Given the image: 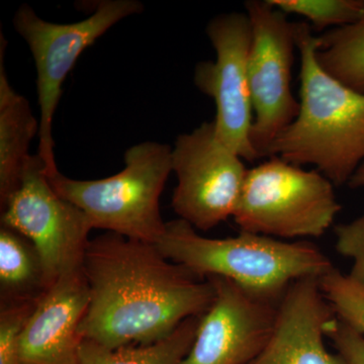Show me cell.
<instances>
[{
  "mask_svg": "<svg viewBox=\"0 0 364 364\" xmlns=\"http://www.w3.org/2000/svg\"><path fill=\"white\" fill-rule=\"evenodd\" d=\"M171 159L177 176L172 208L179 219L208 231L233 217L248 169L213 122L177 136Z\"/></svg>",
  "mask_w": 364,
  "mask_h": 364,
  "instance_id": "9",
  "label": "cell"
},
{
  "mask_svg": "<svg viewBox=\"0 0 364 364\" xmlns=\"http://www.w3.org/2000/svg\"><path fill=\"white\" fill-rule=\"evenodd\" d=\"M37 303L0 306V364H20L21 335Z\"/></svg>",
  "mask_w": 364,
  "mask_h": 364,
  "instance_id": "20",
  "label": "cell"
},
{
  "mask_svg": "<svg viewBox=\"0 0 364 364\" xmlns=\"http://www.w3.org/2000/svg\"><path fill=\"white\" fill-rule=\"evenodd\" d=\"M214 303L200 318L195 341L181 364H248L272 336L279 303L244 291L231 280L208 277Z\"/></svg>",
  "mask_w": 364,
  "mask_h": 364,
  "instance_id": "11",
  "label": "cell"
},
{
  "mask_svg": "<svg viewBox=\"0 0 364 364\" xmlns=\"http://www.w3.org/2000/svg\"><path fill=\"white\" fill-rule=\"evenodd\" d=\"M318 64L344 85L364 93V16L318 36Z\"/></svg>",
  "mask_w": 364,
  "mask_h": 364,
  "instance_id": "17",
  "label": "cell"
},
{
  "mask_svg": "<svg viewBox=\"0 0 364 364\" xmlns=\"http://www.w3.org/2000/svg\"><path fill=\"white\" fill-rule=\"evenodd\" d=\"M1 226L23 235L39 253L46 291L67 273L82 268L92 227L80 208L53 188L38 153L1 207Z\"/></svg>",
  "mask_w": 364,
  "mask_h": 364,
  "instance_id": "7",
  "label": "cell"
},
{
  "mask_svg": "<svg viewBox=\"0 0 364 364\" xmlns=\"http://www.w3.org/2000/svg\"><path fill=\"white\" fill-rule=\"evenodd\" d=\"M327 337L332 340L337 353L346 364H364V335L336 318L330 326Z\"/></svg>",
  "mask_w": 364,
  "mask_h": 364,
  "instance_id": "22",
  "label": "cell"
},
{
  "mask_svg": "<svg viewBox=\"0 0 364 364\" xmlns=\"http://www.w3.org/2000/svg\"><path fill=\"white\" fill-rule=\"evenodd\" d=\"M205 33L215 61L198 62L195 85L214 100L217 135L243 160L260 159L251 143L254 112L248 80L252 28L247 14L232 11L208 21Z\"/></svg>",
  "mask_w": 364,
  "mask_h": 364,
  "instance_id": "10",
  "label": "cell"
},
{
  "mask_svg": "<svg viewBox=\"0 0 364 364\" xmlns=\"http://www.w3.org/2000/svg\"><path fill=\"white\" fill-rule=\"evenodd\" d=\"M277 9L306 18L314 30L353 25L364 16V0H269Z\"/></svg>",
  "mask_w": 364,
  "mask_h": 364,
  "instance_id": "18",
  "label": "cell"
},
{
  "mask_svg": "<svg viewBox=\"0 0 364 364\" xmlns=\"http://www.w3.org/2000/svg\"><path fill=\"white\" fill-rule=\"evenodd\" d=\"M348 186L353 189H364V162L360 165L358 171L352 176Z\"/></svg>",
  "mask_w": 364,
  "mask_h": 364,
  "instance_id": "23",
  "label": "cell"
},
{
  "mask_svg": "<svg viewBox=\"0 0 364 364\" xmlns=\"http://www.w3.org/2000/svg\"><path fill=\"white\" fill-rule=\"evenodd\" d=\"M6 40L0 36V207L20 186L30 161L31 143L39 136L40 121L30 102L14 90L7 77Z\"/></svg>",
  "mask_w": 364,
  "mask_h": 364,
  "instance_id": "14",
  "label": "cell"
},
{
  "mask_svg": "<svg viewBox=\"0 0 364 364\" xmlns=\"http://www.w3.org/2000/svg\"><path fill=\"white\" fill-rule=\"evenodd\" d=\"M171 151L147 141L126 151L124 169L114 176L79 181L59 171L48 178L60 196L85 213L92 229L156 244L166 226L160 196L172 172Z\"/></svg>",
  "mask_w": 364,
  "mask_h": 364,
  "instance_id": "4",
  "label": "cell"
},
{
  "mask_svg": "<svg viewBox=\"0 0 364 364\" xmlns=\"http://www.w3.org/2000/svg\"><path fill=\"white\" fill-rule=\"evenodd\" d=\"M336 318L318 279L294 282L280 301L267 344L248 364H346L325 344Z\"/></svg>",
  "mask_w": 364,
  "mask_h": 364,
  "instance_id": "12",
  "label": "cell"
},
{
  "mask_svg": "<svg viewBox=\"0 0 364 364\" xmlns=\"http://www.w3.org/2000/svg\"><path fill=\"white\" fill-rule=\"evenodd\" d=\"M325 298L340 321L364 335V291L348 275L333 267L318 279Z\"/></svg>",
  "mask_w": 364,
  "mask_h": 364,
  "instance_id": "19",
  "label": "cell"
},
{
  "mask_svg": "<svg viewBox=\"0 0 364 364\" xmlns=\"http://www.w3.org/2000/svg\"><path fill=\"white\" fill-rule=\"evenodd\" d=\"M46 291L39 253L23 235L0 229V299L1 304L37 303Z\"/></svg>",
  "mask_w": 364,
  "mask_h": 364,
  "instance_id": "15",
  "label": "cell"
},
{
  "mask_svg": "<svg viewBox=\"0 0 364 364\" xmlns=\"http://www.w3.org/2000/svg\"><path fill=\"white\" fill-rule=\"evenodd\" d=\"M156 247L165 258L202 279L231 280L244 291L280 303L298 280L318 279L332 269L331 260L306 241H286L242 232L229 238L203 236L177 219L166 223Z\"/></svg>",
  "mask_w": 364,
  "mask_h": 364,
  "instance_id": "3",
  "label": "cell"
},
{
  "mask_svg": "<svg viewBox=\"0 0 364 364\" xmlns=\"http://www.w3.org/2000/svg\"><path fill=\"white\" fill-rule=\"evenodd\" d=\"M90 304L82 268L43 294L23 328L20 364H80L79 328Z\"/></svg>",
  "mask_w": 364,
  "mask_h": 364,
  "instance_id": "13",
  "label": "cell"
},
{
  "mask_svg": "<svg viewBox=\"0 0 364 364\" xmlns=\"http://www.w3.org/2000/svg\"><path fill=\"white\" fill-rule=\"evenodd\" d=\"M335 247L351 260L348 277L364 291V213L356 219L335 227Z\"/></svg>",
  "mask_w": 364,
  "mask_h": 364,
  "instance_id": "21",
  "label": "cell"
},
{
  "mask_svg": "<svg viewBox=\"0 0 364 364\" xmlns=\"http://www.w3.org/2000/svg\"><path fill=\"white\" fill-rule=\"evenodd\" d=\"M82 272L90 304L79 332L109 349L166 338L205 315L215 296L210 279L167 259L155 244L111 232L88 242Z\"/></svg>",
  "mask_w": 364,
  "mask_h": 364,
  "instance_id": "1",
  "label": "cell"
},
{
  "mask_svg": "<svg viewBox=\"0 0 364 364\" xmlns=\"http://www.w3.org/2000/svg\"><path fill=\"white\" fill-rule=\"evenodd\" d=\"M334 188L318 170L269 157L248 169L234 221L242 232L280 240L318 238L342 208Z\"/></svg>",
  "mask_w": 364,
  "mask_h": 364,
  "instance_id": "5",
  "label": "cell"
},
{
  "mask_svg": "<svg viewBox=\"0 0 364 364\" xmlns=\"http://www.w3.org/2000/svg\"><path fill=\"white\" fill-rule=\"evenodd\" d=\"M198 323L200 318H188L168 337L152 344L109 349L82 340L80 364H181L195 341Z\"/></svg>",
  "mask_w": 364,
  "mask_h": 364,
  "instance_id": "16",
  "label": "cell"
},
{
  "mask_svg": "<svg viewBox=\"0 0 364 364\" xmlns=\"http://www.w3.org/2000/svg\"><path fill=\"white\" fill-rule=\"evenodd\" d=\"M301 57L299 112L273 141L267 158L313 165L335 186L348 184L364 162V93L351 90L318 64V37L296 23Z\"/></svg>",
  "mask_w": 364,
  "mask_h": 364,
  "instance_id": "2",
  "label": "cell"
},
{
  "mask_svg": "<svg viewBox=\"0 0 364 364\" xmlns=\"http://www.w3.org/2000/svg\"><path fill=\"white\" fill-rule=\"evenodd\" d=\"M244 7L252 28L248 59L254 112L251 143L259 158H267L273 141L299 112L291 90L296 23L289 21L269 0H249Z\"/></svg>",
  "mask_w": 364,
  "mask_h": 364,
  "instance_id": "8",
  "label": "cell"
},
{
  "mask_svg": "<svg viewBox=\"0 0 364 364\" xmlns=\"http://www.w3.org/2000/svg\"><path fill=\"white\" fill-rule=\"evenodd\" d=\"M143 9L142 2L136 0H100L88 18L71 23L43 20L28 4H21L14 14V28L28 44L37 72L38 154L44 162L47 176L59 172L55 160L53 121L67 76L85 49L119 21L142 14Z\"/></svg>",
  "mask_w": 364,
  "mask_h": 364,
  "instance_id": "6",
  "label": "cell"
}]
</instances>
